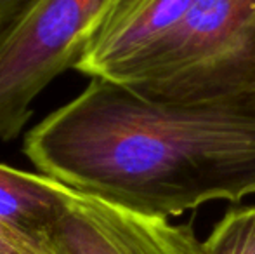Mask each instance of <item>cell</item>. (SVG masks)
I'll use <instances>...</instances> for the list:
<instances>
[{"label":"cell","mask_w":255,"mask_h":254,"mask_svg":"<svg viewBox=\"0 0 255 254\" xmlns=\"http://www.w3.org/2000/svg\"><path fill=\"white\" fill-rule=\"evenodd\" d=\"M193 5L195 0H113L75 70L125 82L179 30Z\"/></svg>","instance_id":"obj_5"},{"label":"cell","mask_w":255,"mask_h":254,"mask_svg":"<svg viewBox=\"0 0 255 254\" xmlns=\"http://www.w3.org/2000/svg\"><path fill=\"white\" fill-rule=\"evenodd\" d=\"M203 254H255V206L228 213L202 242Z\"/></svg>","instance_id":"obj_7"},{"label":"cell","mask_w":255,"mask_h":254,"mask_svg":"<svg viewBox=\"0 0 255 254\" xmlns=\"http://www.w3.org/2000/svg\"><path fill=\"white\" fill-rule=\"evenodd\" d=\"M122 84L170 101L254 89L255 0H195L179 30Z\"/></svg>","instance_id":"obj_2"},{"label":"cell","mask_w":255,"mask_h":254,"mask_svg":"<svg viewBox=\"0 0 255 254\" xmlns=\"http://www.w3.org/2000/svg\"><path fill=\"white\" fill-rule=\"evenodd\" d=\"M0 254H45L38 244L24 241L0 228Z\"/></svg>","instance_id":"obj_8"},{"label":"cell","mask_w":255,"mask_h":254,"mask_svg":"<svg viewBox=\"0 0 255 254\" xmlns=\"http://www.w3.org/2000/svg\"><path fill=\"white\" fill-rule=\"evenodd\" d=\"M71 192L45 174L0 164V228L42 246L44 235L66 209Z\"/></svg>","instance_id":"obj_6"},{"label":"cell","mask_w":255,"mask_h":254,"mask_svg":"<svg viewBox=\"0 0 255 254\" xmlns=\"http://www.w3.org/2000/svg\"><path fill=\"white\" fill-rule=\"evenodd\" d=\"M113 0H28L0 26V141L23 132L33 101L78 64Z\"/></svg>","instance_id":"obj_3"},{"label":"cell","mask_w":255,"mask_h":254,"mask_svg":"<svg viewBox=\"0 0 255 254\" xmlns=\"http://www.w3.org/2000/svg\"><path fill=\"white\" fill-rule=\"evenodd\" d=\"M23 152L70 190L160 218L255 195V87L170 101L89 85L31 127Z\"/></svg>","instance_id":"obj_1"},{"label":"cell","mask_w":255,"mask_h":254,"mask_svg":"<svg viewBox=\"0 0 255 254\" xmlns=\"http://www.w3.org/2000/svg\"><path fill=\"white\" fill-rule=\"evenodd\" d=\"M47 254H203L188 225L71 192L66 209L42 239Z\"/></svg>","instance_id":"obj_4"},{"label":"cell","mask_w":255,"mask_h":254,"mask_svg":"<svg viewBox=\"0 0 255 254\" xmlns=\"http://www.w3.org/2000/svg\"><path fill=\"white\" fill-rule=\"evenodd\" d=\"M28 0H0V26L5 24L19 9H23Z\"/></svg>","instance_id":"obj_9"}]
</instances>
